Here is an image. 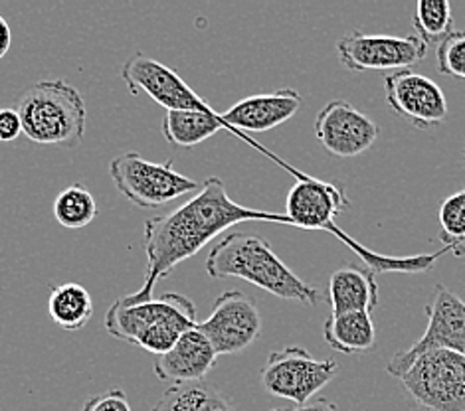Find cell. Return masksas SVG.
I'll list each match as a JSON object with an SVG mask.
<instances>
[{
	"mask_svg": "<svg viewBox=\"0 0 465 411\" xmlns=\"http://www.w3.org/2000/svg\"><path fill=\"white\" fill-rule=\"evenodd\" d=\"M440 228L444 248L456 255H465L461 248L465 241V188L444 200L440 208Z\"/></svg>",
	"mask_w": 465,
	"mask_h": 411,
	"instance_id": "603a6c76",
	"label": "cell"
},
{
	"mask_svg": "<svg viewBox=\"0 0 465 411\" xmlns=\"http://www.w3.org/2000/svg\"><path fill=\"white\" fill-rule=\"evenodd\" d=\"M99 208L90 188L82 182L65 186L54 200V218L62 228L82 230L97 218Z\"/></svg>",
	"mask_w": 465,
	"mask_h": 411,
	"instance_id": "44dd1931",
	"label": "cell"
},
{
	"mask_svg": "<svg viewBox=\"0 0 465 411\" xmlns=\"http://www.w3.org/2000/svg\"><path fill=\"white\" fill-rule=\"evenodd\" d=\"M204 268L213 279L236 277V279L263 289L282 301H293L309 307H315L321 301L317 289L299 279L260 233H228L210 250Z\"/></svg>",
	"mask_w": 465,
	"mask_h": 411,
	"instance_id": "7a4b0ae2",
	"label": "cell"
},
{
	"mask_svg": "<svg viewBox=\"0 0 465 411\" xmlns=\"http://www.w3.org/2000/svg\"><path fill=\"white\" fill-rule=\"evenodd\" d=\"M337 370L339 366L335 360H317L305 348L287 347L270 354L260 377L272 396L305 406L333 380Z\"/></svg>",
	"mask_w": 465,
	"mask_h": 411,
	"instance_id": "8992f818",
	"label": "cell"
},
{
	"mask_svg": "<svg viewBox=\"0 0 465 411\" xmlns=\"http://www.w3.org/2000/svg\"><path fill=\"white\" fill-rule=\"evenodd\" d=\"M174 320L198 325L194 303L181 293H164L161 298H151V301L139 305H124L117 298L107 308L104 325L114 338L135 344L143 332L159 327L163 322Z\"/></svg>",
	"mask_w": 465,
	"mask_h": 411,
	"instance_id": "7c38bea8",
	"label": "cell"
},
{
	"mask_svg": "<svg viewBox=\"0 0 465 411\" xmlns=\"http://www.w3.org/2000/svg\"><path fill=\"white\" fill-rule=\"evenodd\" d=\"M323 338L335 352L352 357L374 348L376 328L369 313L331 315L323 325Z\"/></svg>",
	"mask_w": 465,
	"mask_h": 411,
	"instance_id": "ac0fdd59",
	"label": "cell"
},
{
	"mask_svg": "<svg viewBox=\"0 0 465 411\" xmlns=\"http://www.w3.org/2000/svg\"><path fill=\"white\" fill-rule=\"evenodd\" d=\"M10 46H13V30H10L6 18L0 15V60L8 54Z\"/></svg>",
	"mask_w": 465,
	"mask_h": 411,
	"instance_id": "4316f807",
	"label": "cell"
},
{
	"mask_svg": "<svg viewBox=\"0 0 465 411\" xmlns=\"http://www.w3.org/2000/svg\"><path fill=\"white\" fill-rule=\"evenodd\" d=\"M302 105V93L292 90V87H283V90L272 93H258L240 99L238 103L224 111L223 121L226 129L236 132V135H242V131L265 132L283 125L285 121L295 117ZM243 139L252 142L248 137Z\"/></svg>",
	"mask_w": 465,
	"mask_h": 411,
	"instance_id": "5bb4252c",
	"label": "cell"
},
{
	"mask_svg": "<svg viewBox=\"0 0 465 411\" xmlns=\"http://www.w3.org/2000/svg\"><path fill=\"white\" fill-rule=\"evenodd\" d=\"M386 103L410 125L428 131L448 119V99L430 77L414 72H394L384 77Z\"/></svg>",
	"mask_w": 465,
	"mask_h": 411,
	"instance_id": "8fae6325",
	"label": "cell"
},
{
	"mask_svg": "<svg viewBox=\"0 0 465 411\" xmlns=\"http://www.w3.org/2000/svg\"><path fill=\"white\" fill-rule=\"evenodd\" d=\"M438 70L465 82V32H451L438 44Z\"/></svg>",
	"mask_w": 465,
	"mask_h": 411,
	"instance_id": "cb8c5ba5",
	"label": "cell"
},
{
	"mask_svg": "<svg viewBox=\"0 0 465 411\" xmlns=\"http://www.w3.org/2000/svg\"><path fill=\"white\" fill-rule=\"evenodd\" d=\"M337 54L351 72H406L424 62L428 44L412 36H381L349 32L337 42Z\"/></svg>",
	"mask_w": 465,
	"mask_h": 411,
	"instance_id": "52a82bcc",
	"label": "cell"
},
{
	"mask_svg": "<svg viewBox=\"0 0 465 411\" xmlns=\"http://www.w3.org/2000/svg\"><path fill=\"white\" fill-rule=\"evenodd\" d=\"M218 354L198 328L184 332L174 347L154 358L153 372L163 382L198 384L214 368Z\"/></svg>",
	"mask_w": 465,
	"mask_h": 411,
	"instance_id": "9a60e30c",
	"label": "cell"
},
{
	"mask_svg": "<svg viewBox=\"0 0 465 411\" xmlns=\"http://www.w3.org/2000/svg\"><path fill=\"white\" fill-rule=\"evenodd\" d=\"M151 411H238L230 399L214 386L173 384L164 390Z\"/></svg>",
	"mask_w": 465,
	"mask_h": 411,
	"instance_id": "d6986e66",
	"label": "cell"
},
{
	"mask_svg": "<svg viewBox=\"0 0 465 411\" xmlns=\"http://www.w3.org/2000/svg\"><path fill=\"white\" fill-rule=\"evenodd\" d=\"M329 303L333 315L339 313H372L379 307V283L369 268L354 263L341 265L331 273Z\"/></svg>",
	"mask_w": 465,
	"mask_h": 411,
	"instance_id": "2e32d148",
	"label": "cell"
},
{
	"mask_svg": "<svg viewBox=\"0 0 465 411\" xmlns=\"http://www.w3.org/2000/svg\"><path fill=\"white\" fill-rule=\"evenodd\" d=\"M451 6L448 0H420L412 16L416 36L430 44H440L451 34Z\"/></svg>",
	"mask_w": 465,
	"mask_h": 411,
	"instance_id": "7402d4cb",
	"label": "cell"
},
{
	"mask_svg": "<svg viewBox=\"0 0 465 411\" xmlns=\"http://www.w3.org/2000/svg\"><path fill=\"white\" fill-rule=\"evenodd\" d=\"M22 135V121L16 109H0V142H15Z\"/></svg>",
	"mask_w": 465,
	"mask_h": 411,
	"instance_id": "484cf974",
	"label": "cell"
},
{
	"mask_svg": "<svg viewBox=\"0 0 465 411\" xmlns=\"http://www.w3.org/2000/svg\"><path fill=\"white\" fill-rule=\"evenodd\" d=\"M16 111L22 135L36 144L75 149L84 141L87 107L84 95L65 80H40L20 93Z\"/></svg>",
	"mask_w": 465,
	"mask_h": 411,
	"instance_id": "3957f363",
	"label": "cell"
},
{
	"mask_svg": "<svg viewBox=\"0 0 465 411\" xmlns=\"http://www.w3.org/2000/svg\"><path fill=\"white\" fill-rule=\"evenodd\" d=\"M226 129L223 113L210 111H167L163 119V135L174 147L191 149L208 139H213L216 132Z\"/></svg>",
	"mask_w": 465,
	"mask_h": 411,
	"instance_id": "e0dca14e",
	"label": "cell"
},
{
	"mask_svg": "<svg viewBox=\"0 0 465 411\" xmlns=\"http://www.w3.org/2000/svg\"><path fill=\"white\" fill-rule=\"evenodd\" d=\"M273 411H339L329 399H315V402H309L305 406H297V407H285V409H273Z\"/></svg>",
	"mask_w": 465,
	"mask_h": 411,
	"instance_id": "83f0119b",
	"label": "cell"
},
{
	"mask_svg": "<svg viewBox=\"0 0 465 411\" xmlns=\"http://www.w3.org/2000/svg\"><path fill=\"white\" fill-rule=\"evenodd\" d=\"M48 315L64 330H82L94 317V298L80 283L56 285L48 295Z\"/></svg>",
	"mask_w": 465,
	"mask_h": 411,
	"instance_id": "ffe728a7",
	"label": "cell"
},
{
	"mask_svg": "<svg viewBox=\"0 0 465 411\" xmlns=\"http://www.w3.org/2000/svg\"><path fill=\"white\" fill-rule=\"evenodd\" d=\"M82 411H133L124 390L112 387V390L99 392L85 399Z\"/></svg>",
	"mask_w": 465,
	"mask_h": 411,
	"instance_id": "d4e9b609",
	"label": "cell"
},
{
	"mask_svg": "<svg viewBox=\"0 0 465 411\" xmlns=\"http://www.w3.org/2000/svg\"><path fill=\"white\" fill-rule=\"evenodd\" d=\"M109 176L121 196L137 208L154 210L201 191V184L174 171V162H151L139 152H121L109 162Z\"/></svg>",
	"mask_w": 465,
	"mask_h": 411,
	"instance_id": "277c9868",
	"label": "cell"
},
{
	"mask_svg": "<svg viewBox=\"0 0 465 411\" xmlns=\"http://www.w3.org/2000/svg\"><path fill=\"white\" fill-rule=\"evenodd\" d=\"M196 328L213 344L218 357L238 354L252 347L262 335L258 305L246 293L226 291L216 298L213 313Z\"/></svg>",
	"mask_w": 465,
	"mask_h": 411,
	"instance_id": "9c48e42d",
	"label": "cell"
},
{
	"mask_svg": "<svg viewBox=\"0 0 465 411\" xmlns=\"http://www.w3.org/2000/svg\"><path fill=\"white\" fill-rule=\"evenodd\" d=\"M379 132V125L345 99L329 102L315 119V137L327 152L339 159H354L367 152Z\"/></svg>",
	"mask_w": 465,
	"mask_h": 411,
	"instance_id": "4fadbf2b",
	"label": "cell"
},
{
	"mask_svg": "<svg viewBox=\"0 0 465 411\" xmlns=\"http://www.w3.org/2000/svg\"><path fill=\"white\" fill-rule=\"evenodd\" d=\"M121 80L127 83L133 95L147 93L154 103L167 111H210L204 99L198 95L183 77L169 65L135 52L121 68Z\"/></svg>",
	"mask_w": 465,
	"mask_h": 411,
	"instance_id": "30bf717a",
	"label": "cell"
},
{
	"mask_svg": "<svg viewBox=\"0 0 465 411\" xmlns=\"http://www.w3.org/2000/svg\"><path fill=\"white\" fill-rule=\"evenodd\" d=\"M414 402L431 411H465V357L453 350L420 354L401 376Z\"/></svg>",
	"mask_w": 465,
	"mask_h": 411,
	"instance_id": "5b68a950",
	"label": "cell"
},
{
	"mask_svg": "<svg viewBox=\"0 0 465 411\" xmlns=\"http://www.w3.org/2000/svg\"><path fill=\"white\" fill-rule=\"evenodd\" d=\"M428 328L412 347L396 352L386 372L401 377L420 354L430 350H453L465 357V301L444 285H436L431 305L426 307Z\"/></svg>",
	"mask_w": 465,
	"mask_h": 411,
	"instance_id": "ba28073f",
	"label": "cell"
},
{
	"mask_svg": "<svg viewBox=\"0 0 465 411\" xmlns=\"http://www.w3.org/2000/svg\"><path fill=\"white\" fill-rule=\"evenodd\" d=\"M242 221H275L292 226L285 214L262 212L234 202L226 192V184L218 176H210L188 202L173 212L149 218L145 221L143 248L147 255V271L139 291L121 297L124 305H139L154 298V285L167 279L183 261L206 248V243Z\"/></svg>",
	"mask_w": 465,
	"mask_h": 411,
	"instance_id": "6da1fadb",
	"label": "cell"
}]
</instances>
